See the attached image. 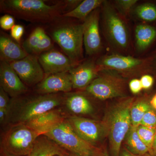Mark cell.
Wrapping results in <instances>:
<instances>
[{
  "label": "cell",
  "instance_id": "15",
  "mask_svg": "<svg viewBox=\"0 0 156 156\" xmlns=\"http://www.w3.org/2000/svg\"><path fill=\"white\" fill-rule=\"evenodd\" d=\"M96 60L90 58L85 60L69 71L73 89H86L97 77L102 69L98 65Z\"/></svg>",
  "mask_w": 156,
  "mask_h": 156
},
{
  "label": "cell",
  "instance_id": "24",
  "mask_svg": "<svg viewBox=\"0 0 156 156\" xmlns=\"http://www.w3.org/2000/svg\"><path fill=\"white\" fill-rule=\"evenodd\" d=\"M104 0H84L75 9L62 15L64 17L76 18L84 21L95 9L100 8Z\"/></svg>",
  "mask_w": 156,
  "mask_h": 156
},
{
  "label": "cell",
  "instance_id": "44",
  "mask_svg": "<svg viewBox=\"0 0 156 156\" xmlns=\"http://www.w3.org/2000/svg\"><path fill=\"white\" fill-rule=\"evenodd\" d=\"M1 156H7L3 154H1Z\"/></svg>",
  "mask_w": 156,
  "mask_h": 156
},
{
  "label": "cell",
  "instance_id": "22",
  "mask_svg": "<svg viewBox=\"0 0 156 156\" xmlns=\"http://www.w3.org/2000/svg\"><path fill=\"white\" fill-rule=\"evenodd\" d=\"M131 13L142 23L156 26V1H147L136 5Z\"/></svg>",
  "mask_w": 156,
  "mask_h": 156
},
{
  "label": "cell",
  "instance_id": "46",
  "mask_svg": "<svg viewBox=\"0 0 156 156\" xmlns=\"http://www.w3.org/2000/svg\"><path fill=\"white\" fill-rule=\"evenodd\" d=\"M63 156H64V155H63ZM63 156L56 155V156Z\"/></svg>",
  "mask_w": 156,
  "mask_h": 156
},
{
  "label": "cell",
  "instance_id": "32",
  "mask_svg": "<svg viewBox=\"0 0 156 156\" xmlns=\"http://www.w3.org/2000/svg\"><path fill=\"white\" fill-rule=\"evenodd\" d=\"M147 56L149 59L150 74L154 76L156 83V46Z\"/></svg>",
  "mask_w": 156,
  "mask_h": 156
},
{
  "label": "cell",
  "instance_id": "41",
  "mask_svg": "<svg viewBox=\"0 0 156 156\" xmlns=\"http://www.w3.org/2000/svg\"><path fill=\"white\" fill-rule=\"evenodd\" d=\"M96 156H109L108 152L107 149H100Z\"/></svg>",
  "mask_w": 156,
  "mask_h": 156
},
{
  "label": "cell",
  "instance_id": "18",
  "mask_svg": "<svg viewBox=\"0 0 156 156\" xmlns=\"http://www.w3.org/2000/svg\"><path fill=\"white\" fill-rule=\"evenodd\" d=\"M65 119L61 110L56 108L35 117L25 124L41 135Z\"/></svg>",
  "mask_w": 156,
  "mask_h": 156
},
{
  "label": "cell",
  "instance_id": "6",
  "mask_svg": "<svg viewBox=\"0 0 156 156\" xmlns=\"http://www.w3.org/2000/svg\"><path fill=\"white\" fill-rule=\"evenodd\" d=\"M40 135L25 124L11 125L2 136L1 154L7 156H27Z\"/></svg>",
  "mask_w": 156,
  "mask_h": 156
},
{
  "label": "cell",
  "instance_id": "31",
  "mask_svg": "<svg viewBox=\"0 0 156 156\" xmlns=\"http://www.w3.org/2000/svg\"><path fill=\"white\" fill-rule=\"evenodd\" d=\"M140 80L141 82L143 89L145 90L151 89L155 83L154 77L150 74L144 75L141 76Z\"/></svg>",
  "mask_w": 156,
  "mask_h": 156
},
{
  "label": "cell",
  "instance_id": "2",
  "mask_svg": "<svg viewBox=\"0 0 156 156\" xmlns=\"http://www.w3.org/2000/svg\"><path fill=\"white\" fill-rule=\"evenodd\" d=\"M61 93L23 96L12 98L9 108L7 124H25L35 117L52 110L64 103Z\"/></svg>",
  "mask_w": 156,
  "mask_h": 156
},
{
  "label": "cell",
  "instance_id": "30",
  "mask_svg": "<svg viewBox=\"0 0 156 156\" xmlns=\"http://www.w3.org/2000/svg\"><path fill=\"white\" fill-rule=\"evenodd\" d=\"M14 17L9 14L3 15L0 18V27L4 30H10L15 25Z\"/></svg>",
  "mask_w": 156,
  "mask_h": 156
},
{
  "label": "cell",
  "instance_id": "45",
  "mask_svg": "<svg viewBox=\"0 0 156 156\" xmlns=\"http://www.w3.org/2000/svg\"><path fill=\"white\" fill-rule=\"evenodd\" d=\"M63 156H68V153H67L66 154H65Z\"/></svg>",
  "mask_w": 156,
  "mask_h": 156
},
{
  "label": "cell",
  "instance_id": "11",
  "mask_svg": "<svg viewBox=\"0 0 156 156\" xmlns=\"http://www.w3.org/2000/svg\"><path fill=\"white\" fill-rule=\"evenodd\" d=\"M10 63L27 87L36 86L45 77L38 56L28 54L25 58Z\"/></svg>",
  "mask_w": 156,
  "mask_h": 156
},
{
  "label": "cell",
  "instance_id": "26",
  "mask_svg": "<svg viewBox=\"0 0 156 156\" xmlns=\"http://www.w3.org/2000/svg\"><path fill=\"white\" fill-rule=\"evenodd\" d=\"M151 108L149 102L147 101H134L130 111L131 126L138 127L141 125L144 115Z\"/></svg>",
  "mask_w": 156,
  "mask_h": 156
},
{
  "label": "cell",
  "instance_id": "25",
  "mask_svg": "<svg viewBox=\"0 0 156 156\" xmlns=\"http://www.w3.org/2000/svg\"><path fill=\"white\" fill-rule=\"evenodd\" d=\"M46 34L41 27L35 29L27 39L23 43L22 47L28 54L39 56L41 54L43 38Z\"/></svg>",
  "mask_w": 156,
  "mask_h": 156
},
{
  "label": "cell",
  "instance_id": "1",
  "mask_svg": "<svg viewBox=\"0 0 156 156\" xmlns=\"http://www.w3.org/2000/svg\"><path fill=\"white\" fill-rule=\"evenodd\" d=\"M100 19L102 34L112 53L130 55L132 41L128 20L117 11L112 2L104 1Z\"/></svg>",
  "mask_w": 156,
  "mask_h": 156
},
{
  "label": "cell",
  "instance_id": "42",
  "mask_svg": "<svg viewBox=\"0 0 156 156\" xmlns=\"http://www.w3.org/2000/svg\"><path fill=\"white\" fill-rule=\"evenodd\" d=\"M68 156H80L76 154L68 152Z\"/></svg>",
  "mask_w": 156,
  "mask_h": 156
},
{
  "label": "cell",
  "instance_id": "14",
  "mask_svg": "<svg viewBox=\"0 0 156 156\" xmlns=\"http://www.w3.org/2000/svg\"><path fill=\"white\" fill-rule=\"evenodd\" d=\"M0 85L12 98L22 96L28 91V87L20 80L10 62L2 60L0 63Z\"/></svg>",
  "mask_w": 156,
  "mask_h": 156
},
{
  "label": "cell",
  "instance_id": "5",
  "mask_svg": "<svg viewBox=\"0 0 156 156\" xmlns=\"http://www.w3.org/2000/svg\"><path fill=\"white\" fill-rule=\"evenodd\" d=\"M69 153L80 156H96L100 149L85 141L74 131L67 119L43 134Z\"/></svg>",
  "mask_w": 156,
  "mask_h": 156
},
{
  "label": "cell",
  "instance_id": "10",
  "mask_svg": "<svg viewBox=\"0 0 156 156\" xmlns=\"http://www.w3.org/2000/svg\"><path fill=\"white\" fill-rule=\"evenodd\" d=\"M67 119L81 138L94 146L96 147L97 144L106 136L102 121L75 115L69 117Z\"/></svg>",
  "mask_w": 156,
  "mask_h": 156
},
{
  "label": "cell",
  "instance_id": "33",
  "mask_svg": "<svg viewBox=\"0 0 156 156\" xmlns=\"http://www.w3.org/2000/svg\"><path fill=\"white\" fill-rule=\"evenodd\" d=\"M24 27L23 26L16 24L11 30V37L16 41L19 42L24 34Z\"/></svg>",
  "mask_w": 156,
  "mask_h": 156
},
{
  "label": "cell",
  "instance_id": "28",
  "mask_svg": "<svg viewBox=\"0 0 156 156\" xmlns=\"http://www.w3.org/2000/svg\"><path fill=\"white\" fill-rule=\"evenodd\" d=\"M137 132L140 139L149 149L150 151L156 134V128L140 126L137 128Z\"/></svg>",
  "mask_w": 156,
  "mask_h": 156
},
{
  "label": "cell",
  "instance_id": "23",
  "mask_svg": "<svg viewBox=\"0 0 156 156\" xmlns=\"http://www.w3.org/2000/svg\"><path fill=\"white\" fill-rule=\"evenodd\" d=\"M137 127L131 126L125 137V143L128 151L137 156H144L149 153V149L140 139Z\"/></svg>",
  "mask_w": 156,
  "mask_h": 156
},
{
  "label": "cell",
  "instance_id": "39",
  "mask_svg": "<svg viewBox=\"0 0 156 156\" xmlns=\"http://www.w3.org/2000/svg\"><path fill=\"white\" fill-rule=\"evenodd\" d=\"M120 156H140L136 155L134 154L131 153L129 151H128L127 149H123L121 151Z\"/></svg>",
  "mask_w": 156,
  "mask_h": 156
},
{
  "label": "cell",
  "instance_id": "9",
  "mask_svg": "<svg viewBox=\"0 0 156 156\" xmlns=\"http://www.w3.org/2000/svg\"><path fill=\"white\" fill-rule=\"evenodd\" d=\"M86 91L88 95L99 100L126 97L127 81L117 72L102 70L97 77L86 88Z\"/></svg>",
  "mask_w": 156,
  "mask_h": 156
},
{
  "label": "cell",
  "instance_id": "3",
  "mask_svg": "<svg viewBox=\"0 0 156 156\" xmlns=\"http://www.w3.org/2000/svg\"><path fill=\"white\" fill-rule=\"evenodd\" d=\"M134 97L126 96L111 107L102 122L112 156H120L122 143L131 126L130 111Z\"/></svg>",
  "mask_w": 156,
  "mask_h": 156
},
{
  "label": "cell",
  "instance_id": "36",
  "mask_svg": "<svg viewBox=\"0 0 156 156\" xmlns=\"http://www.w3.org/2000/svg\"><path fill=\"white\" fill-rule=\"evenodd\" d=\"M81 0H67L64 1V2L66 6V9L68 8L70 9V11L75 9L81 2Z\"/></svg>",
  "mask_w": 156,
  "mask_h": 156
},
{
  "label": "cell",
  "instance_id": "7",
  "mask_svg": "<svg viewBox=\"0 0 156 156\" xmlns=\"http://www.w3.org/2000/svg\"><path fill=\"white\" fill-rule=\"evenodd\" d=\"M51 36L75 64L80 63L83 58V23H62L53 29Z\"/></svg>",
  "mask_w": 156,
  "mask_h": 156
},
{
  "label": "cell",
  "instance_id": "29",
  "mask_svg": "<svg viewBox=\"0 0 156 156\" xmlns=\"http://www.w3.org/2000/svg\"><path fill=\"white\" fill-rule=\"evenodd\" d=\"M141 125L156 128V111L151 108L144 115Z\"/></svg>",
  "mask_w": 156,
  "mask_h": 156
},
{
  "label": "cell",
  "instance_id": "34",
  "mask_svg": "<svg viewBox=\"0 0 156 156\" xmlns=\"http://www.w3.org/2000/svg\"><path fill=\"white\" fill-rule=\"evenodd\" d=\"M11 100L9 98V95L0 87V109H9Z\"/></svg>",
  "mask_w": 156,
  "mask_h": 156
},
{
  "label": "cell",
  "instance_id": "19",
  "mask_svg": "<svg viewBox=\"0 0 156 156\" xmlns=\"http://www.w3.org/2000/svg\"><path fill=\"white\" fill-rule=\"evenodd\" d=\"M63 104L68 111L74 115H89L94 111L93 105L89 98L80 93H66Z\"/></svg>",
  "mask_w": 156,
  "mask_h": 156
},
{
  "label": "cell",
  "instance_id": "4",
  "mask_svg": "<svg viewBox=\"0 0 156 156\" xmlns=\"http://www.w3.org/2000/svg\"><path fill=\"white\" fill-rule=\"evenodd\" d=\"M0 7L1 11L18 19L43 23L53 21L66 9L64 2L49 5L42 0H2Z\"/></svg>",
  "mask_w": 156,
  "mask_h": 156
},
{
  "label": "cell",
  "instance_id": "43",
  "mask_svg": "<svg viewBox=\"0 0 156 156\" xmlns=\"http://www.w3.org/2000/svg\"><path fill=\"white\" fill-rule=\"evenodd\" d=\"M144 156H156V155L151 154H150L148 153Z\"/></svg>",
  "mask_w": 156,
  "mask_h": 156
},
{
  "label": "cell",
  "instance_id": "40",
  "mask_svg": "<svg viewBox=\"0 0 156 156\" xmlns=\"http://www.w3.org/2000/svg\"><path fill=\"white\" fill-rule=\"evenodd\" d=\"M149 153L151 154L156 155V134L151 149Z\"/></svg>",
  "mask_w": 156,
  "mask_h": 156
},
{
  "label": "cell",
  "instance_id": "8",
  "mask_svg": "<svg viewBox=\"0 0 156 156\" xmlns=\"http://www.w3.org/2000/svg\"><path fill=\"white\" fill-rule=\"evenodd\" d=\"M96 62L102 70L115 71L124 78L150 74L149 59L147 56L136 58L131 55L112 53L100 56Z\"/></svg>",
  "mask_w": 156,
  "mask_h": 156
},
{
  "label": "cell",
  "instance_id": "13",
  "mask_svg": "<svg viewBox=\"0 0 156 156\" xmlns=\"http://www.w3.org/2000/svg\"><path fill=\"white\" fill-rule=\"evenodd\" d=\"M38 59L44 72L45 77L53 74L69 72L76 66L66 55L53 49L39 55Z\"/></svg>",
  "mask_w": 156,
  "mask_h": 156
},
{
  "label": "cell",
  "instance_id": "21",
  "mask_svg": "<svg viewBox=\"0 0 156 156\" xmlns=\"http://www.w3.org/2000/svg\"><path fill=\"white\" fill-rule=\"evenodd\" d=\"M67 153L48 136L41 135L37 138L33 149L27 156H63Z\"/></svg>",
  "mask_w": 156,
  "mask_h": 156
},
{
  "label": "cell",
  "instance_id": "37",
  "mask_svg": "<svg viewBox=\"0 0 156 156\" xmlns=\"http://www.w3.org/2000/svg\"><path fill=\"white\" fill-rule=\"evenodd\" d=\"M9 109H0V123L2 126H4L8 122Z\"/></svg>",
  "mask_w": 156,
  "mask_h": 156
},
{
  "label": "cell",
  "instance_id": "38",
  "mask_svg": "<svg viewBox=\"0 0 156 156\" xmlns=\"http://www.w3.org/2000/svg\"><path fill=\"white\" fill-rule=\"evenodd\" d=\"M149 102L151 107L156 111V92L152 95Z\"/></svg>",
  "mask_w": 156,
  "mask_h": 156
},
{
  "label": "cell",
  "instance_id": "35",
  "mask_svg": "<svg viewBox=\"0 0 156 156\" xmlns=\"http://www.w3.org/2000/svg\"><path fill=\"white\" fill-rule=\"evenodd\" d=\"M128 87L131 93L134 94H138L143 89L140 80L136 78L132 79L129 82Z\"/></svg>",
  "mask_w": 156,
  "mask_h": 156
},
{
  "label": "cell",
  "instance_id": "17",
  "mask_svg": "<svg viewBox=\"0 0 156 156\" xmlns=\"http://www.w3.org/2000/svg\"><path fill=\"white\" fill-rule=\"evenodd\" d=\"M135 49L136 53L147 52L156 44V26L147 23H139L134 29Z\"/></svg>",
  "mask_w": 156,
  "mask_h": 156
},
{
  "label": "cell",
  "instance_id": "12",
  "mask_svg": "<svg viewBox=\"0 0 156 156\" xmlns=\"http://www.w3.org/2000/svg\"><path fill=\"white\" fill-rule=\"evenodd\" d=\"M101 7L92 11L83 22V44L87 55L96 56L103 49L100 30Z\"/></svg>",
  "mask_w": 156,
  "mask_h": 156
},
{
  "label": "cell",
  "instance_id": "27",
  "mask_svg": "<svg viewBox=\"0 0 156 156\" xmlns=\"http://www.w3.org/2000/svg\"><path fill=\"white\" fill-rule=\"evenodd\" d=\"M138 2L137 0H116L112 3L119 13L128 20Z\"/></svg>",
  "mask_w": 156,
  "mask_h": 156
},
{
  "label": "cell",
  "instance_id": "20",
  "mask_svg": "<svg viewBox=\"0 0 156 156\" xmlns=\"http://www.w3.org/2000/svg\"><path fill=\"white\" fill-rule=\"evenodd\" d=\"M21 47L11 38L5 35L0 37L1 60L11 62L20 60L28 55Z\"/></svg>",
  "mask_w": 156,
  "mask_h": 156
},
{
  "label": "cell",
  "instance_id": "16",
  "mask_svg": "<svg viewBox=\"0 0 156 156\" xmlns=\"http://www.w3.org/2000/svg\"><path fill=\"white\" fill-rule=\"evenodd\" d=\"M73 89L69 72L58 73L50 75L35 87L37 94L40 95L69 93Z\"/></svg>",
  "mask_w": 156,
  "mask_h": 156
}]
</instances>
